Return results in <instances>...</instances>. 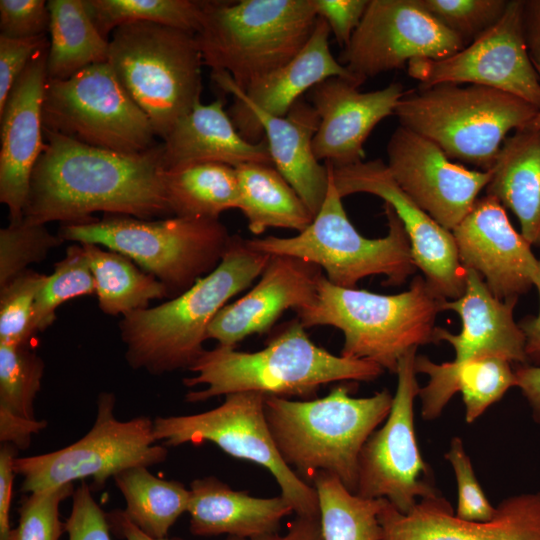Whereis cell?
Returning <instances> with one entry per match:
<instances>
[{
  "mask_svg": "<svg viewBox=\"0 0 540 540\" xmlns=\"http://www.w3.org/2000/svg\"><path fill=\"white\" fill-rule=\"evenodd\" d=\"M45 149L30 181L23 218L85 224L93 214L139 219L172 216L164 187L162 145L125 154L43 129Z\"/></svg>",
  "mask_w": 540,
  "mask_h": 540,
  "instance_id": "obj_1",
  "label": "cell"
},
{
  "mask_svg": "<svg viewBox=\"0 0 540 540\" xmlns=\"http://www.w3.org/2000/svg\"><path fill=\"white\" fill-rule=\"evenodd\" d=\"M271 255L232 235L218 266L183 293L155 307L122 316L119 330L129 366L152 375L189 369L205 350L218 312L260 277Z\"/></svg>",
  "mask_w": 540,
  "mask_h": 540,
  "instance_id": "obj_2",
  "label": "cell"
},
{
  "mask_svg": "<svg viewBox=\"0 0 540 540\" xmlns=\"http://www.w3.org/2000/svg\"><path fill=\"white\" fill-rule=\"evenodd\" d=\"M188 370L194 375L183 379L185 386L206 385L205 389L188 392V402L247 391L309 400L323 385L370 382L384 372L373 362L336 356L317 346L297 318L288 322L262 350L242 352L217 345L204 350Z\"/></svg>",
  "mask_w": 540,
  "mask_h": 540,
  "instance_id": "obj_3",
  "label": "cell"
},
{
  "mask_svg": "<svg viewBox=\"0 0 540 540\" xmlns=\"http://www.w3.org/2000/svg\"><path fill=\"white\" fill-rule=\"evenodd\" d=\"M392 402L387 389L356 398L350 386L340 384L322 398L266 396L265 414L282 459L303 481L312 483L326 472L355 494L360 451Z\"/></svg>",
  "mask_w": 540,
  "mask_h": 540,
  "instance_id": "obj_4",
  "label": "cell"
},
{
  "mask_svg": "<svg viewBox=\"0 0 540 540\" xmlns=\"http://www.w3.org/2000/svg\"><path fill=\"white\" fill-rule=\"evenodd\" d=\"M445 300L422 276L414 277L402 293L382 295L336 286L322 274L315 303L296 314L305 328L341 330V356L370 361L396 374L409 350L436 342L435 320Z\"/></svg>",
  "mask_w": 540,
  "mask_h": 540,
  "instance_id": "obj_5",
  "label": "cell"
},
{
  "mask_svg": "<svg viewBox=\"0 0 540 540\" xmlns=\"http://www.w3.org/2000/svg\"><path fill=\"white\" fill-rule=\"evenodd\" d=\"M317 19L313 0H210L195 38L203 65L245 91L295 57Z\"/></svg>",
  "mask_w": 540,
  "mask_h": 540,
  "instance_id": "obj_6",
  "label": "cell"
},
{
  "mask_svg": "<svg viewBox=\"0 0 540 540\" xmlns=\"http://www.w3.org/2000/svg\"><path fill=\"white\" fill-rule=\"evenodd\" d=\"M538 111L494 88L440 83L405 92L394 115L399 125L434 142L449 159L490 171L508 133L530 125Z\"/></svg>",
  "mask_w": 540,
  "mask_h": 540,
  "instance_id": "obj_7",
  "label": "cell"
},
{
  "mask_svg": "<svg viewBox=\"0 0 540 540\" xmlns=\"http://www.w3.org/2000/svg\"><path fill=\"white\" fill-rule=\"evenodd\" d=\"M58 235L128 257L160 281L171 298L213 271L232 239L219 219L178 216L152 220L105 215L85 224H61Z\"/></svg>",
  "mask_w": 540,
  "mask_h": 540,
  "instance_id": "obj_8",
  "label": "cell"
},
{
  "mask_svg": "<svg viewBox=\"0 0 540 540\" xmlns=\"http://www.w3.org/2000/svg\"><path fill=\"white\" fill-rule=\"evenodd\" d=\"M108 62L162 140L200 101L203 60L195 34L134 22L109 38Z\"/></svg>",
  "mask_w": 540,
  "mask_h": 540,
  "instance_id": "obj_9",
  "label": "cell"
},
{
  "mask_svg": "<svg viewBox=\"0 0 540 540\" xmlns=\"http://www.w3.org/2000/svg\"><path fill=\"white\" fill-rule=\"evenodd\" d=\"M329 168V167H328ZM388 233L369 239L362 236L347 217L342 197L329 171L326 198L311 224L292 237L267 236L247 239L248 245L269 255H287L319 266L332 284L356 288L371 275H384L387 286H399L414 274L408 235L393 208L385 203Z\"/></svg>",
  "mask_w": 540,
  "mask_h": 540,
  "instance_id": "obj_10",
  "label": "cell"
},
{
  "mask_svg": "<svg viewBox=\"0 0 540 540\" xmlns=\"http://www.w3.org/2000/svg\"><path fill=\"white\" fill-rule=\"evenodd\" d=\"M42 122L45 130L119 153H141L157 144L147 115L108 61L88 66L68 79H48Z\"/></svg>",
  "mask_w": 540,
  "mask_h": 540,
  "instance_id": "obj_11",
  "label": "cell"
},
{
  "mask_svg": "<svg viewBox=\"0 0 540 540\" xmlns=\"http://www.w3.org/2000/svg\"><path fill=\"white\" fill-rule=\"evenodd\" d=\"M115 403L113 393H100L92 428L73 444L50 453L17 456L13 467L23 477L21 491L32 493L86 478L102 488L125 469L164 462L168 450L156 444L154 421L147 416L121 421L114 415Z\"/></svg>",
  "mask_w": 540,
  "mask_h": 540,
  "instance_id": "obj_12",
  "label": "cell"
},
{
  "mask_svg": "<svg viewBox=\"0 0 540 540\" xmlns=\"http://www.w3.org/2000/svg\"><path fill=\"white\" fill-rule=\"evenodd\" d=\"M266 396L253 391L232 393L206 412L156 417L155 438L166 447L212 442L232 457L263 466L275 478L293 513L320 518L316 489L286 464L275 445L265 414Z\"/></svg>",
  "mask_w": 540,
  "mask_h": 540,
  "instance_id": "obj_13",
  "label": "cell"
},
{
  "mask_svg": "<svg viewBox=\"0 0 540 540\" xmlns=\"http://www.w3.org/2000/svg\"><path fill=\"white\" fill-rule=\"evenodd\" d=\"M416 352L413 348L399 360L390 412L360 451L355 492L367 499H386L403 514H408L420 499L439 495L414 429L413 406L420 391Z\"/></svg>",
  "mask_w": 540,
  "mask_h": 540,
  "instance_id": "obj_14",
  "label": "cell"
},
{
  "mask_svg": "<svg viewBox=\"0 0 540 540\" xmlns=\"http://www.w3.org/2000/svg\"><path fill=\"white\" fill-rule=\"evenodd\" d=\"M466 46L418 0H369L364 16L338 61L362 85L414 59H442Z\"/></svg>",
  "mask_w": 540,
  "mask_h": 540,
  "instance_id": "obj_15",
  "label": "cell"
},
{
  "mask_svg": "<svg viewBox=\"0 0 540 540\" xmlns=\"http://www.w3.org/2000/svg\"><path fill=\"white\" fill-rule=\"evenodd\" d=\"M522 4L523 0L508 1L501 19L455 54L411 60L409 76L423 87L454 83L494 88L540 109V77L523 37Z\"/></svg>",
  "mask_w": 540,
  "mask_h": 540,
  "instance_id": "obj_16",
  "label": "cell"
},
{
  "mask_svg": "<svg viewBox=\"0 0 540 540\" xmlns=\"http://www.w3.org/2000/svg\"><path fill=\"white\" fill-rule=\"evenodd\" d=\"M327 165L342 198L369 193L393 208L408 235L416 268L423 272L437 294L446 300L462 296L466 270L460 262L452 232L437 223L401 189L386 163L375 159L344 167Z\"/></svg>",
  "mask_w": 540,
  "mask_h": 540,
  "instance_id": "obj_17",
  "label": "cell"
},
{
  "mask_svg": "<svg viewBox=\"0 0 540 540\" xmlns=\"http://www.w3.org/2000/svg\"><path fill=\"white\" fill-rule=\"evenodd\" d=\"M387 156L386 165L401 189L449 231L471 211L492 178V170L456 164L434 142L402 125L388 141Z\"/></svg>",
  "mask_w": 540,
  "mask_h": 540,
  "instance_id": "obj_18",
  "label": "cell"
},
{
  "mask_svg": "<svg viewBox=\"0 0 540 540\" xmlns=\"http://www.w3.org/2000/svg\"><path fill=\"white\" fill-rule=\"evenodd\" d=\"M451 232L462 266L477 272L495 297L517 301L534 285L539 259L495 197L477 199Z\"/></svg>",
  "mask_w": 540,
  "mask_h": 540,
  "instance_id": "obj_19",
  "label": "cell"
},
{
  "mask_svg": "<svg viewBox=\"0 0 540 540\" xmlns=\"http://www.w3.org/2000/svg\"><path fill=\"white\" fill-rule=\"evenodd\" d=\"M378 520L381 540H540V492L505 498L483 522L458 518L440 494L420 499L408 514L383 499Z\"/></svg>",
  "mask_w": 540,
  "mask_h": 540,
  "instance_id": "obj_20",
  "label": "cell"
},
{
  "mask_svg": "<svg viewBox=\"0 0 540 540\" xmlns=\"http://www.w3.org/2000/svg\"><path fill=\"white\" fill-rule=\"evenodd\" d=\"M227 112L246 140L256 143L265 137L273 166L315 217L326 198L329 168L320 163L313 151L319 125L314 107L300 99L286 115L274 116L233 102Z\"/></svg>",
  "mask_w": 540,
  "mask_h": 540,
  "instance_id": "obj_21",
  "label": "cell"
},
{
  "mask_svg": "<svg viewBox=\"0 0 540 540\" xmlns=\"http://www.w3.org/2000/svg\"><path fill=\"white\" fill-rule=\"evenodd\" d=\"M49 47L39 51L0 110V202L10 222L23 219L34 166L45 149L42 106Z\"/></svg>",
  "mask_w": 540,
  "mask_h": 540,
  "instance_id": "obj_22",
  "label": "cell"
},
{
  "mask_svg": "<svg viewBox=\"0 0 540 540\" xmlns=\"http://www.w3.org/2000/svg\"><path fill=\"white\" fill-rule=\"evenodd\" d=\"M354 80L331 77L310 90L311 105L319 117L313 151L319 161L344 167L364 161L363 145L374 127L394 115L404 95L399 82L362 92Z\"/></svg>",
  "mask_w": 540,
  "mask_h": 540,
  "instance_id": "obj_23",
  "label": "cell"
},
{
  "mask_svg": "<svg viewBox=\"0 0 540 540\" xmlns=\"http://www.w3.org/2000/svg\"><path fill=\"white\" fill-rule=\"evenodd\" d=\"M321 275L322 269L311 262L271 255L252 289L218 312L207 339L235 348L244 338L269 331L287 309L296 312L315 303Z\"/></svg>",
  "mask_w": 540,
  "mask_h": 540,
  "instance_id": "obj_24",
  "label": "cell"
},
{
  "mask_svg": "<svg viewBox=\"0 0 540 540\" xmlns=\"http://www.w3.org/2000/svg\"><path fill=\"white\" fill-rule=\"evenodd\" d=\"M465 270L466 287L462 296L442 304V310L459 315L461 331L453 334L436 327V342L446 341L453 347L454 363L494 357L517 365L528 364L525 336L513 317L517 301L500 300L477 272L470 268Z\"/></svg>",
  "mask_w": 540,
  "mask_h": 540,
  "instance_id": "obj_25",
  "label": "cell"
},
{
  "mask_svg": "<svg viewBox=\"0 0 540 540\" xmlns=\"http://www.w3.org/2000/svg\"><path fill=\"white\" fill-rule=\"evenodd\" d=\"M224 105L222 98L199 102L175 123L161 142L164 170L204 162L234 168L245 163L273 165L265 137L256 143L246 140Z\"/></svg>",
  "mask_w": 540,
  "mask_h": 540,
  "instance_id": "obj_26",
  "label": "cell"
},
{
  "mask_svg": "<svg viewBox=\"0 0 540 540\" xmlns=\"http://www.w3.org/2000/svg\"><path fill=\"white\" fill-rule=\"evenodd\" d=\"M330 33L326 21L318 17L311 37L300 52L245 91L239 89L226 72H211V77L224 92L233 95V102L251 105L274 116H284L305 92L328 78L343 77L359 84L333 57Z\"/></svg>",
  "mask_w": 540,
  "mask_h": 540,
  "instance_id": "obj_27",
  "label": "cell"
},
{
  "mask_svg": "<svg viewBox=\"0 0 540 540\" xmlns=\"http://www.w3.org/2000/svg\"><path fill=\"white\" fill-rule=\"evenodd\" d=\"M187 513L194 536L253 539L279 531L281 520L293 509L282 496L258 498L234 491L216 477L198 478L190 484Z\"/></svg>",
  "mask_w": 540,
  "mask_h": 540,
  "instance_id": "obj_28",
  "label": "cell"
},
{
  "mask_svg": "<svg viewBox=\"0 0 540 540\" xmlns=\"http://www.w3.org/2000/svg\"><path fill=\"white\" fill-rule=\"evenodd\" d=\"M501 358H480L464 363H434L419 355L415 359L417 374L429 377L420 388L421 416L425 420L439 417L451 397L461 392L465 405V420L474 422L493 403L500 400L507 390L516 386L514 368Z\"/></svg>",
  "mask_w": 540,
  "mask_h": 540,
  "instance_id": "obj_29",
  "label": "cell"
},
{
  "mask_svg": "<svg viewBox=\"0 0 540 540\" xmlns=\"http://www.w3.org/2000/svg\"><path fill=\"white\" fill-rule=\"evenodd\" d=\"M485 190L515 214L522 236L540 247V129L528 125L504 140Z\"/></svg>",
  "mask_w": 540,
  "mask_h": 540,
  "instance_id": "obj_30",
  "label": "cell"
},
{
  "mask_svg": "<svg viewBox=\"0 0 540 540\" xmlns=\"http://www.w3.org/2000/svg\"><path fill=\"white\" fill-rule=\"evenodd\" d=\"M239 208L249 231L260 235L267 228L306 229L314 216L297 192L273 165L245 163L236 168Z\"/></svg>",
  "mask_w": 540,
  "mask_h": 540,
  "instance_id": "obj_31",
  "label": "cell"
},
{
  "mask_svg": "<svg viewBox=\"0 0 540 540\" xmlns=\"http://www.w3.org/2000/svg\"><path fill=\"white\" fill-rule=\"evenodd\" d=\"M47 77L64 80L108 61L109 40L94 25L84 0H49Z\"/></svg>",
  "mask_w": 540,
  "mask_h": 540,
  "instance_id": "obj_32",
  "label": "cell"
},
{
  "mask_svg": "<svg viewBox=\"0 0 540 540\" xmlns=\"http://www.w3.org/2000/svg\"><path fill=\"white\" fill-rule=\"evenodd\" d=\"M164 187L173 216L219 219L239 208V184L232 166L204 162L165 170Z\"/></svg>",
  "mask_w": 540,
  "mask_h": 540,
  "instance_id": "obj_33",
  "label": "cell"
},
{
  "mask_svg": "<svg viewBox=\"0 0 540 540\" xmlns=\"http://www.w3.org/2000/svg\"><path fill=\"white\" fill-rule=\"evenodd\" d=\"M146 466L125 469L114 481L126 502L127 518L146 535L167 538L170 528L188 510L190 490L182 483L154 476Z\"/></svg>",
  "mask_w": 540,
  "mask_h": 540,
  "instance_id": "obj_34",
  "label": "cell"
},
{
  "mask_svg": "<svg viewBox=\"0 0 540 540\" xmlns=\"http://www.w3.org/2000/svg\"><path fill=\"white\" fill-rule=\"evenodd\" d=\"M95 282L100 310L112 316L145 309L151 300L169 297L167 288L128 257L95 244H82Z\"/></svg>",
  "mask_w": 540,
  "mask_h": 540,
  "instance_id": "obj_35",
  "label": "cell"
},
{
  "mask_svg": "<svg viewBox=\"0 0 540 540\" xmlns=\"http://www.w3.org/2000/svg\"><path fill=\"white\" fill-rule=\"evenodd\" d=\"M312 486L318 495L324 540H381L378 514L383 498L360 497L326 472L316 474Z\"/></svg>",
  "mask_w": 540,
  "mask_h": 540,
  "instance_id": "obj_36",
  "label": "cell"
},
{
  "mask_svg": "<svg viewBox=\"0 0 540 540\" xmlns=\"http://www.w3.org/2000/svg\"><path fill=\"white\" fill-rule=\"evenodd\" d=\"M100 34L109 40L119 26L153 22L196 34L207 1L199 0H84Z\"/></svg>",
  "mask_w": 540,
  "mask_h": 540,
  "instance_id": "obj_37",
  "label": "cell"
},
{
  "mask_svg": "<svg viewBox=\"0 0 540 540\" xmlns=\"http://www.w3.org/2000/svg\"><path fill=\"white\" fill-rule=\"evenodd\" d=\"M95 294L94 277L82 244L67 247L65 256L47 275L35 301L34 325L37 333L45 331L56 318L63 303L79 296Z\"/></svg>",
  "mask_w": 540,
  "mask_h": 540,
  "instance_id": "obj_38",
  "label": "cell"
},
{
  "mask_svg": "<svg viewBox=\"0 0 540 540\" xmlns=\"http://www.w3.org/2000/svg\"><path fill=\"white\" fill-rule=\"evenodd\" d=\"M44 370V361L28 345L0 343V405L36 419L34 401Z\"/></svg>",
  "mask_w": 540,
  "mask_h": 540,
  "instance_id": "obj_39",
  "label": "cell"
},
{
  "mask_svg": "<svg viewBox=\"0 0 540 540\" xmlns=\"http://www.w3.org/2000/svg\"><path fill=\"white\" fill-rule=\"evenodd\" d=\"M65 242L52 234L46 224L32 223L24 218L0 230V288L28 270L31 264L42 262L48 253Z\"/></svg>",
  "mask_w": 540,
  "mask_h": 540,
  "instance_id": "obj_40",
  "label": "cell"
},
{
  "mask_svg": "<svg viewBox=\"0 0 540 540\" xmlns=\"http://www.w3.org/2000/svg\"><path fill=\"white\" fill-rule=\"evenodd\" d=\"M46 277L28 269L0 288V343L28 345L37 334L35 301Z\"/></svg>",
  "mask_w": 540,
  "mask_h": 540,
  "instance_id": "obj_41",
  "label": "cell"
},
{
  "mask_svg": "<svg viewBox=\"0 0 540 540\" xmlns=\"http://www.w3.org/2000/svg\"><path fill=\"white\" fill-rule=\"evenodd\" d=\"M419 4L466 45L504 15L507 0H418Z\"/></svg>",
  "mask_w": 540,
  "mask_h": 540,
  "instance_id": "obj_42",
  "label": "cell"
},
{
  "mask_svg": "<svg viewBox=\"0 0 540 540\" xmlns=\"http://www.w3.org/2000/svg\"><path fill=\"white\" fill-rule=\"evenodd\" d=\"M74 491V485L70 483L28 493L9 540H59L66 532L65 522L59 518V507Z\"/></svg>",
  "mask_w": 540,
  "mask_h": 540,
  "instance_id": "obj_43",
  "label": "cell"
},
{
  "mask_svg": "<svg viewBox=\"0 0 540 540\" xmlns=\"http://www.w3.org/2000/svg\"><path fill=\"white\" fill-rule=\"evenodd\" d=\"M445 458L452 466L457 482L458 504L455 515L465 521L490 520L496 507L492 506L483 492L461 438H452Z\"/></svg>",
  "mask_w": 540,
  "mask_h": 540,
  "instance_id": "obj_44",
  "label": "cell"
},
{
  "mask_svg": "<svg viewBox=\"0 0 540 540\" xmlns=\"http://www.w3.org/2000/svg\"><path fill=\"white\" fill-rule=\"evenodd\" d=\"M65 529L68 540H112L107 514L95 501L85 481H81L72 495V509Z\"/></svg>",
  "mask_w": 540,
  "mask_h": 540,
  "instance_id": "obj_45",
  "label": "cell"
},
{
  "mask_svg": "<svg viewBox=\"0 0 540 540\" xmlns=\"http://www.w3.org/2000/svg\"><path fill=\"white\" fill-rule=\"evenodd\" d=\"M50 27L48 2L44 0H1L0 35L29 38L46 35Z\"/></svg>",
  "mask_w": 540,
  "mask_h": 540,
  "instance_id": "obj_46",
  "label": "cell"
},
{
  "mask_svg": "<svg viewBox=\"0 0 540 540\" xmlns=\"http://www.w3.org/2000/svg\"><path fill=\"white\" fill-rule=\"evenodd\" d=\"M49 45L47 34L29 38L0 35V110L31 59Z\"/></svg>",
  "mask_w": 540,
  "mask_h": 540,
  "instance_id": "obj_47",
  "label": "cell"
},
{
  "mask_svg": "<svg viewBox=\"0 0 540 540\" xmlns=\"http://www.w3.org/2000/svg\"><path fill=\"white\" fill-rule=\"evenodd\" d=\"M316 14L328 24L341 47H346L359 26L369 0H313Z\"/></svg>",
  "mask_w": 540,
  "mask_h": 540,
  "instance_id": "obj_48",
  "label": "cell"
},
{
  "mask_svg": "<svg viewBox=\"0 0 540 540\" xmlns=\"http://www.w3.org/2000/svg\"><path fill=\"white\" fill-rule=\"evenodd\" d=\"M47 426V421L29 419L17 415L0 405V442L10 444L16 449L25 450L31 438Z\"/></svg>",
  "mask_w": 540,
  "mask_h": 540,
  "instance_id": "obj_49",
  "label": "cell"
},
{
  "mask_svg": "<svg viewBox=\"0 0 540 540\" xmlns=\"http://www.w3.org/2000/svg\"><path fill=\"white\" fill-rule=\"evenodd\" d=\"M17 449L10 444L0 448V540H9L11 533L10 508L13 482L16 475L13 467Z\"/></svg>",
  "mask_w": 540,
  "mask_h": 540,
  "instance_id": "obj_50",
  "label": "cell"
},
{
  "mask_svg": "<svg viewBox=\"0 0 540 540\" xmlns=\"http://www.w3.org/2000/svg\"><path fill=\"white\" fill-rule=\"evenodd\" d=\"M522 31L529 56L540 67V0H523Z\"/></svg>",
  "mask_w": 540,
  "mask_h": 540,
  "instance_id": "obj_51",
  "label": "cell"
},
{
  "mask_svg": "<svg viewBox=\"0 0 540 540\" xmlns=\"http://www.w3.org/2000/svg\"><path fill=\"white\" fill-rule=\"evenodd\" d=\"M516 387H519L540 425V365L519 364L514 367Z\"/></svg>",
  "mask_w": 540,
  "mask_h": 540,
  "instance_id": "obj_52",
  "label": "cell"
},
{
  "mask_svg": "<svg viewBox=\"0 0 540 540\" xmlns=\"http://www.w3.org/2000/svg\"><path fill=\"white\" fill-rule=\"evenodd\" d=\"M224 540H324L320 518L297 516L287 525L285 534L277 533L253 539L227 537Z\"/></svg>",
  "mask_w": 540,
  "mask_h": 540,
  "instance_id": "obj_53",
  "label": "cell"
},
{
  "mask_svg": "<svg viewBox=\"0 0 540 540\" xmlns=\"http://www.w3.org/2000/svg\"><path fill=\"white\" fill-rule=\"evenodd\" d=\"M540 298V258L537 274L534 279ZM525 336V354L528 364L540 365V308L537 316H527L519 323Z\"/></svg>",
  "mask_w": 540,
  "mask_h": 540,
  "instance_id": "obj_54",
  "label": "cell"
},
{
  "mask_svg": "<svg viewBox=\"0 0 540 540\" xmlns=\"http://www.w3.org/2000/svg\"><path fill=\"white\" fill-rule=\"evenodd\" d=\"M111 528H114L125 540H180V539H155L135 526L121 510H115L107 514Z\"/></svg>",
  "mask_w": 540,
  "mask_h": 540,
  "instance_id": "obj_55",
  "label": "cell"
},
{
  "mask_svg": "<svg viewBox=\"0 0 540 540\" xmlns=\"http://www.w3.org/2000/svg\"><path fill=\"white\" fill-rule=\"evenodd\" d=\"M538 71L539 77H540V67H535ZM530 126L535 129H540V109L537 112L536 116L533 118L532 122L530 123Z\"/></svg>",
  "mask_w": 540,
  "mask_h": 540,
  "instance_id": "obj_56",
  "label": "cell"
}]
</instances>
